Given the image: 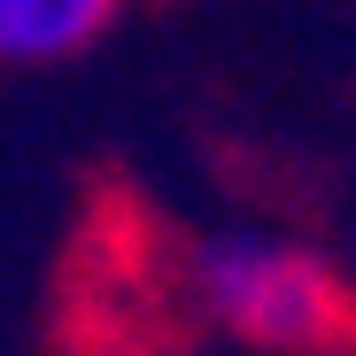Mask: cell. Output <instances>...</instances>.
Segmentation results:
<instances>
[{"label": "cell", "mask_w": 356, "mask_h": 356, "mask_svg": "<svg viewBox=\"0 0 356 356\" xmlns=\"http://www.w3.org/2000/svg\"><path fill=\"white\" fill-rule=\"evenodd\" d=\"M186 302L264 356H356V286L302 241L209 232L186 248Z\"/></svg>", "instance_id": "6da1fadb"}, {"label": "cell", "mask_w": 356, "mask_h": 356, "mask_svg": "<svg viewBox=\"0 0 356 356\" xmlns=\"http://www.w3.org/2000/svg\"><path fill=\"white\" fill-rule=\"evenodd\" d=\"M116 16H124V0H0V63L8 70L70 63Z\"/></svg>", "instance_id": "7a4b0ae2"}]
</instances>
